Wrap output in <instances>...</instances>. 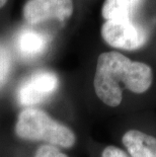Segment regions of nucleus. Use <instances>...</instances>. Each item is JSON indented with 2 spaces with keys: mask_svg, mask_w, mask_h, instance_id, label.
Listing matches in <instances>:
<instances>
[{
  "mask_svg": "<svg viewBox=\"0 0 156 157\" xmlns=\"http://www.w3.org/2000/svg\"><path fill=\"white\" fill-rule=\"evenodd\" d=\"M152 80L149 65L133 61L119 52H105L97 58L93 86L95 94L105 105L116 108L122 102V86L141 94L150 88Z\"/></svg>",
  "mask_w": 156,
  "mask_h": 157,
  "instance_id": "f257e3e1",
  "label": "nucleus"
},
{
  "mask_svg": "<svg viewBox=\"0 0 156 157\" xmlns=\"http://www.w3.org/2000/svg\"><path fill=\"white\" fill-rule=\"evenodd\" d=\"M35 157H68L58 147L45 144L40 146L36 150Z\"/></svg>",
  "mask_w": 156,
  "mask_h": 157,
  "instance_id": "9d476101",
  "label": "nucleus"
},
{
  "mask_svg": "<svg viewBox=\"0 0 156 157\" xmlns=\"http://www.w3.org/2000/svg\"><path fill=\"white\" fill-rule=\"evenodd\" d=\"M101 36L108 46L117 49L135 51L148 41V32L134 19L105 21L101 26Z\"/></svg>",
  "mask_w": 156,
  "mask_h": 157,
  "instance_id": "7ed1b4c3",
  "label": "nucleus"
},
{
  "mask_svg": "<svg viewBox=\"0 0 156 157\" xmlns=\"http://www.w3.org/2000/svg\"><path fill=\"white\" fill-rule=\"evenodd\" d=\"M8 0H0V9H1L2 7H4L5 4L7 3Z\"/></svg>",
  "mask_w": 156,
  "mask_h": 157,
  "instance_id": "f8f14e48",
  "label": "nucleus"
},
{
  "mask_svg": "<svg viewBox=\"0 0 156 157\" xmlns=\"http://www.w3.org/2000/svg\"><path fill=\"white\" fill-rule=\"evenodd\" d=\"M144 0H105L101 15L105 21L131 19Z\"/></svg>",
  "mask_w": 156,
  "mask_h": 157,
  "instance_id": "6e6552de",
  "label": "nucleus"
},
{
  "mask_svg": "<svg viewBox=\"0 0 156 157\" xmlns=\"http://www.w3.org/2000/svg\"><path fill=\"white\" fill-rule=\"evenodd\" d=\"M12 68L11 56L8 50L0 44V88L5 85Z\"/></svg>",
  "mask_w": 156,
  "mask_h": 157,
  "instance_id": "1a4fd4ad",
  "label": "nucleus"
},
{
  "mask_svg": "<svg viewBox=\"0 0 156 157\" xmlns=\"http://www.w3.org/2000/svg\"><path fill=\"white\" fill-rule=\"evenodd\" d=\"M101 157H130L121 148L116 146H108L104 149Z\"/></svg>",
  "mask_w": 156,
  "mask_h": 157,
  "instance_id": "9b49d317",
  "label": "nucleus"
},
{
  "mask_svg": "<svg viewBox=\"0 0 156 157\" xmlns=\"http://www.w3.org/2000/svg\"><path fill=\"white\" fill-rule=\"evenodd\" d=\"M50 43L49 36L32 28L21 29L14 40L17 54L21 58L31 60L38 58L47 51Z\"/></svg>",
  "mask_w": 156,
  "mask_h": 157,
  "instance_id": "423d86ee",
  "label": "nucleus"
},
{
  "mask_svg": "<svg viewBox=\"0 0 156 157\" xmlns=\"http://www.w3.org/2000/svg\"><path fill=\"white\" fill-rule=\"evenodd\" d=\"M74 10L73 0H28L22 15L29 25H38L48 21L65 22Z\"/></svg>",
  "mask_w": 156,
  "mask_h": 157,
  "instance_id": "39448f33",
  "label": "nucleus"
},
{
  "mask_svg": "<svg viewBox=\"0 0 156 157\" xmlns=\"http://www.w3.org/2000/svg\"><path fill=\"white\" fill-rule=\"evenodd\" d=\"M131 157H156V138L139 130H129L122 138Z\"/></svg>",
  "mask_w": 156,
  "mask_h": 157,
  "instance_id": "0eeeda50",
  "label": "nucleus"
},
{
  "mask_svg": "<svg viewBox=\"0 0 156 157\" xmlns=\"http://www.w3.org/2000/svg\"><path fill=\"white\" fill-rule=\"evenodd\" d=\"M59 77L49 70H41L29 76L16 90V101L22 106L32 108L47 101L57 91Z\"/></svg>",
  "mask_w": 156,
  "mask_h": 157,
  "instance_id": "20e7f679",
  "label": "nucleus"
},
{
  "mask_svg": "<svg viewBox=\"0 0 156 157\" xmlns=\"http://www.w3.org/2000/svg\"><path fill=\"white\" fill-rule=\"evenodd\" d=\"M14 132L19 139L46 142L61 148H71L76 142V136L70 128L36 108H25L19 113Z\"/></svg>",
  "mask_w": 156,
  "mask_h": 157,
  "instance_id": "f03ea898",
  "label": "nucleus"
}]
</instances>
